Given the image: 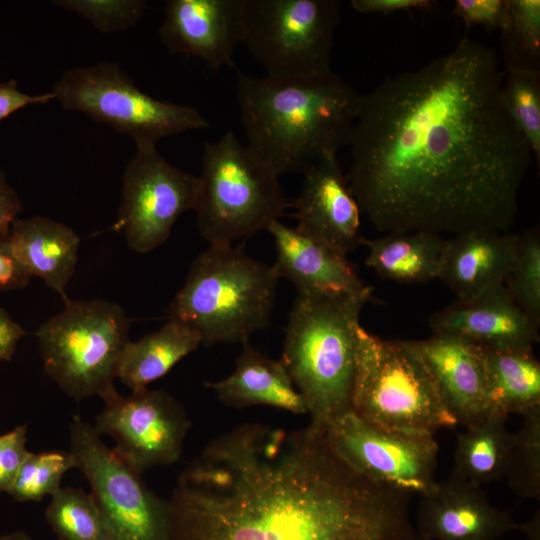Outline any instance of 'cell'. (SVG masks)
<instances>
[{"mask_svg":"<svg viewBox=\"0 0 540 540\" xmlns=\"http://www.w3.org/2000/svg\"><path fill=\"white\" fill-rule=\"evenodd\" d=\"M122 177V200L112 229L124 235L130 249L145 254L162 245L177 219L195 210L198 177L178 169L157 150L138 142Z\"/></svg>","mask_w":540,"mask_h":540,"instance_id":"obj_12","label":"cell"},{"mask_svg":"<svg viewBox=\"0 0 540 540\" xmlns=\"http://www.w3.org/2000/svg\"><path fill=\"white\" fill-rule=\"evenodd\" d=\"M26 334L0 306V362L11 359L18 341Z\"/></svg>","mask_w":540,"mask_h":540,"instance_id":"obj_41","label":"cell"},{"mask_svg":"<svg viewBox=\"0 0 540 540\" xmlns=\"http://www.w3.org/2000/svg\"><path fill=\"white\" fill-rule=\"evenodd\" d=\"M22 210V202L0 171V236H6L12 222Z\"/></svg>","mask_w":540,"mask_h":540,"instance_id":"obj_40","label":"cell"},{"mask_svg":"<svg viewBox=\"0 0 540 540\" xmlns=\"http://www.w3.org/2000/svg\"><path fill=\"white\" fill-rule=\"evenodd\" d=\"M51 92L65 110L82 112L135 143L156 144L169 135L209 127L196 108L151 97L111 62L68 69Z\"/></svg>","mask_w":540,"mask_h":540,"instance_id":"obj_10","label":"cell"},{"mask_svg":"<svg viewBox=\"0 0 540 540\" xmlns=\"http://www.w3.org/2000/svg\"><path fill=\"white\" fill-rule=\"evenodd\" d=\"M518 235L472 230L445 241L440 279L458 300H467L505 285L513 266Z\"/></svg>","mask_w":540,"mask_h":540,"instance_id":"obj_20","label":"cell"},{"mask_svg":"<svg viewBox=\"0 0 540 540\" xmlns=\"http://www.w3.org/2000/svg\"><path fill=\"white\" fill-rule=\"evenodd\" d=\"M435 2L430 0H352V7L360 13L389 14L395 11L431 9Z\"/></svg>","mask_w":540,"mask_h":540,"instance_id":"obj_39","label":"cell"},{"mask_svg":"<svg viewBox=\"0 0 540 540\" xmlns=\"http://www.w3.org/2000/svg\"><path fill=\"white\" fill-rule=\"evenodd\" d=\"M223 403L237 408L269 406L294 414H307L303 398L281 360H273L242 344L233 372L226 378L207 382Z\"/></svg>","mask_w":540,"mask_h":540,"instance_id":"obj_23","label":"cell"},{"mask_svg":"<svg viewBox=\"0 0 540 540\" xmlns=\"http://www.w3.org/2000/svg\"><path fill=\"white\" fill-rule=\"evenodd\" d=\"M446 239L425 231L386 233L361 239L367 248L365 264L380 278L401 284L438 279Z\"/></svg>","mask_w":540,"mask_h":540,"instance_id":"obj_24","label":"cell"},{"mask_svg":"<svg viewBox=\"0 0 540 540\" xmlns=\"http://www.w3.org/2000/svg\"><path fill=\"white\" fill-rule=\"evenodd\" d=\"M408 341L427 368L443 404L457 424L469 427L492 413L478 346L443 334Z\"/></svg>","mask_w":540,"mask_h":540,"instance_id":"obj_18","label":"cell"},{"mask_svg":"<svg viewBox=\"0 0 540 540\" xmlns=\"http://www.w3.org/2000/svg\"><path fill=\"white\" fill-rule=\"evenodd\" d=\"M500 31L506 71H540V1L508 0Z\"/></svg>","mask_w":540,"mask_h":540,"instance_id":"obj_29","label":"cell"},{"mask_svg":"<svg viewBox=\"0 0 540 540\" xmlns=\"http://www.w3.org/2000/svg\"><path fill=\"white\" fill-rule=\"evenodd\" d=\"M279 279L243 244L208 246L191 263L169 319L193 328L205 346L243 344L269 326Z\"/></svg>","mask_w":540,"mask_h":540,"instance_id":"obj_5","label":"cell"},{"mask_svg":"<svg viewBox=\"0 0 540 540\" xmlns=\"http://www.w3.org/2000/svg\"><path fill=\"white\" fill-rule=\"evenodd\" d=\"M51 100H55L52 92L32 96L18 90L15 80L0 83V122L27 105L46 104Z\"/></svg>","mask_w":540,"mask_h":540,"instance_id":"obj_37","label":"cell"},{"mask_svg":"<svg viewBox=\"0 0 540 540\" xmlns=\"http://www.w3.org/2000/svg\"><path fill=\"white\" fill-rule=\"evenodd\" d=\"M416 526L424 540H498L522 529L490 503L481 486L453 475L421 494Z\"/></svg>","mask_w":540,"mask_h":540,"instance_id":"obj_15","label":"cell"},{"mask_svg":"<svg viewBox=\"0 0 540 540\" xmlns=\"http://www.w3.org/2000/svg\"><path fill=\"white\" fill-rule=\"evenodd\" d=\"M53 3L81 15L106 33L133 26L147 7L142 0H60Z\"/></svg>","mask_w":540,"mask_h":540,"instance_id":"obj_34","label":"cell"},{"mask_svg":"<svg viewBox=\"0 0 540 540\" xmlns=\"http://www.w3.org/2000/svg\"><path fill=\"white\" fill-rule=\"evenodd\" d=\"M5 237L24 270L40 278L63 300L74 274L79 236L68 226L47 217L16 218Z\"/></svg>","mask_w":540,"mask_h":540,"instance_id":"obj_22","label":"cell"},{"mask_svg":"<svg viewBox=\"0 0 540 540\" xmlns=\"http://www.w3.org/2000/svg\"><path fill=\"white\" fill-rule=\"evenodd\" d=\"M351 410L380 428L432 434L457 421L408 340L380 338L358 329Z\"/></svg>","mask_w":540,"mask_h":540,"instance_id":"obj_7","label":"cell"},{"mask_svg":"<svg viewBox=\"0 0 540 540\" xmlns=\"http://www.w3.org/2000/svg\"><path fill=\"white\" fill-rule=\"evenodd\" d=\"M373 287L359 292H298L285 328L282 358L310 424L325 430L351 410L357 336Z\"/></svg>","mask_w":540,"mask_h":540,"instance_id":"obj_4","label":"cell"},{"mask_svg":"<svg viewBox=\"0 0 540 540\" xmlns=\"http://www.w3.org/2000/svg\"><path fill=\"white\" fill-rule=\"evenodd\" d=\"M432 334L456 336L480 348H528L539 342V325L511 298L505 285L456 300L435 312Z\"/></svg>","mask_w":540,"mask_h":540,"instance_id":"obj_19","label":"cell"},{"mask_svg":"<svg viewBox=\"0 0 540 540\" xmlns=\"http://www.w3.org/2000/svg\"><path fill=\"white\" fill-rule=\"evenodd\" d=\"M325 433L341 458L376 482L420 495L435 483L439 446L432 434L380 428L352 410Z\"/></svg>","mask_w":540,"mask_h":540,"instance_id":"obj_13","label":"cell"},{"mask_svg":"<svg viewBox=\"0 0 540 540\" xmlns=\"http://www.w3.org/2000/svg\"><path fill=\"white\" fill-rule=\"evenodd\" d=\"M505 287L514 302L540 324V234L538 228L518 235L516 255Z\"/></svg>","mask_w":540,"mask_h":540,"instance_id":"obj_33","label":"cell"},{"mask_svg":"<svg viewBox=\"0 0 540 540\" xmlns=\"http://www.w3.org/2000/svg\"><path fill=\"white\" fill-rule=\"evenodd\" d=\"M69 433L70 453L90 484L111 539L169 540L168 501L152 492L79 415L72 416Z\"/></svg>","mask_w":540,"mask_h":540,"instance_id":"obj_11","label":"cell"},{"mask_svg":"<svg viewBox=\"0 0 540 540\" xmlns=\"http://www.w3.org/2000/svg\"><path fill=\"white\" fill-rule=\"evenodd\" d=\"M502 101L516 127L540 163V71H506Z\"/></svg>","mask_w":540,"mask_h":540,"instance_id":"obj_30","label":"cell"},{"mask_svg":"<svg viewBox=\"0 0 540 540\" xmlns=\"http://www.w3.org/2000/svg\"><path fill=\"white\" fill-rule=\"evenodd\" d=\"M480 348V347H479ZM492 413L540 408V363L528 348H480Z\"/></svg>","mask_w":540,"mask_h":540,"instance_id":"obj_25","label":"cell"},{"mask_svg":"<svg viewBox=\"0 0 540 540\" xmlns=\"http://www.w3.org/2000/svg\"><path fill=\"white\" fill-rule=\"evenodd\" d=\"M505 475L518 496L539 499L540 408L523 415V423L514 433Z\"/></svg>","mask_w":540,"mask_h":540,"instance_id":"obj_31","label":"cell"},{"mask_svg":"<svg viewBox=\"0 0 540 540\" xmlns=\"http://www.w3.org/2000/svg\"><path fill=\"white\" fill-rule=\"evenodd\" d=\"M412 540H424V539H421L416 533V536Z\"/></svg>","mask_w":540,"mask_h":540,"instance_id":"obj_44","label":"cell"},{"mask_svg":"<svg viewBox=\"0 0 540 540\" xmlns=\"http://www.w3.org/2000/svg\"><path fill=\"white\" fill-rule=\"evenodd\" d=\"M200 344L201 337L193 328L169 319L158 331L127 343L117 378L132 391L147 388Z\"/></svg>","mask_w":540,"mask_h":540,"instance_id":"obj_26","label":"cell"},{"mask_svg":"<svg viewBox=\"0 0 540 540\" xmlns=\"http://www.w3.org/2000/svg\"><path fill=\"white\" fill-rule=\"evenodd\" d=\"M0 540H32L26 533L17 531L0 536Z\"/></svg>","mask_w":540,"mask_h":540,"instance_id":"obj_43","label":"cell"},{"mask_svg":"<svg viewBox=\"0 0 540 540\" xmlns=\"http://www.w3.org/2000/svg\"><path fill=\"white\" fill-rule=\"evenodd\" d=\"M300 230L347 256L361 244V211L337 155L321 160L303 174L292 202Z\"/></svg>","mask_w":540,"mask_h":540,"instance_id":"obj_17","label":"cell"},{"mask_svg":"<svg viewBox=\"0 0 540 540\" xmlns=\"http://www.w3.org/2000/svg\"><path fill=\"white\" fill-rule=\"evenodd\" d=\"M31 276L11 251L5 237L0 236V291L25 287Z\"/></svg>","mask_w":540,"mask_h":540,"instance_id":"obj_38","label":"cell"},{"mask_svg":"<svg viewBox=\"0 0 540 540\" xmlns=\"http://www.w3.org/2000/svg\"><path fill=\"white\" fill-rule=\"evenodd\" d=\"M267 231L275 243L273 267L279 278L291 281L298 292H359L367 287L347 256L298 227L275 220Z\"/></svg>","mask_w":540,"mask_h":540,"instance_id":"obj_21","label":"cell"},{"mask_svg":"<svg viewBox=\"0 0 540 540\" xmlns=\"http://www.w3.org/2000/svg\"><path fill=\"white\" fill-rule=\"evenodd\" d=\"M410 498L350 466L325 430L245 423L180 474L169 540H412Z\"/></svg>","mask_w":540,"mask_h":540,"instance_id":"obj_2","label":"cell"},{"mask_svg":"<svg viewBox=\"0 0 540 540\" xmlns=\"http://www.w3.org/2000/svg\"><path fill=\"white\" fill-rule=\"evenodd\" d=\"M158 33L172 54L196 57L213 70L234 67L243 39V0H169Z\"/></svg>","mask_w":540,"mask_h":540,"instance_id":"obj_16","label":"cell"},{"mask_svg":"<svg viewBox=\"0 0 540 540\" xmlns=\"http://www.w3.org/2000/svg\"><path fill=\"white\" fill-rule=\"evenodd\" d=\"M72 468L76 463L70 451L29 452L7 493L19 502H39L61 488L63 475Z\"/></svg>","mask_w":540,"mask_h":540,"instance_id":"obj_32","label":"cell"},{"mask_svg":"<svg viewBox=\"0 0 540 540\" xmlns=\"http://www.w3.org/2000/svg\"><path fill=\"white\" fill-rule=\"evenodd\" d=\"M529 540H540V513L537 511L535 516L527 524L522 525V529Z\"/></svg>","mask_w":540,"mask_h":540,"instance_id":"obj_42","label":"cell"},{"mask_svg":"<svg viewBox=\"0 0 540 540\" xmlns=\"http://www.w3.org/2000/svg\"><path fill=\"white\" fill-rule=\"evenodd\" d=\"M508 0H456L453 13L467 30L475 25L501 30L507 19Z\"/></svg>","mask_w":540,"mask_h":540,"instance_id":"obj_35","label":"cell"},{"mask_svg":"<svg viewBox=\"0 0 540 540\" xmlns=\"http://www.w3.org/2000/svg\"><path fill=\"white\" fill-rule=\"evenodd\" d=\"M129 327L116 303L66 298L63 310L36 332L46 375L75 400L103 398L115 389Z\"/></svg>","mask_w":540,"mask_h":540,"instance_id":"obj_8","label":"cell"},{"mask_svg":"<svg viewBox=\"0 0 540 540\" xmlns=\"http://www.w3.org/2000/svg\"><path fill=\"white\" fill-rule=\"evenodd\" d=\"M45 517L60 540H112L90 493L60 488L51 496Z\"/></svg>","mask_w":540,"mask_h":540,"instance_id":"obj_28","label":"cell"},{"mask_svg":"<svg viewBox=\"0 0 540 540\" xmlns=\"http://www.w3.org/2000/svg\"><path fill=\"white\" fill-rule=\"evenodd\" d=\"M506 419L507 416L490 413L457 434L453 476L481 486L505 475L514 441Z\"/></svg>","mask_w":540,"mask_h":540,"instance_id":"obj_27","label":"cell"},{"mask_svg":"<svg viewBox=\"0 0 540 540\" xmlns=\"http://www.w3.org/2000/svg\"><path fill=\"white\" fill-rule=\"evenodd\" d=\"M503 76L496 52L465 35L361 95L346 179L377 231H509L532 152L502 101Z\"/></svg>","mask_w":540,"mask_h":540,"instance_id":"obj_1","label":"cell"},{"mask_svg":"<svg viewBox=\"0 0 540 540\" xmlns=\"http://www.w3.org/2000/svg\"><path fill=\"white\" fill-rule=\"evenodd\" d=\"M102 399L94 427L113 438V450L134 471L141 475L179 460L190 421L170 394L144 388L123 396L114 389Z\"/></svg>","mask_w":540,"mask_h":540,"instance_id":"obj_14","label":"cell"},{"mask_svg":"<svg viewBox=\"0 0 540 540\" xmlns=\"http://www.w3.org/2000/svg\"><path fill=\"white\" fill-rule=\"evenodd\" d=\"M26 424L0 435V493L7 492L30 451Z\"/></svg>","mask_w":540,"mask_h":540,"instance_id":"obj_36","label":"cell"},{"mask_svg":"<svg viewBox=\"0 0 540 540\" xmlns=\"http://www.w3.org/2000/svg\"><path fill=\"white\" fill-rule=\"evenodd\" d=\"M247 146L280 176L304 174L348 145L361 95L332 71L279 79L238 74Z\"/></svg>","mask_w":540,"mask_h":540,"instance_id":"obj_3","label":"cell"},{"mask_svg":"<svg viewBox=\"0 0 540 540\" xmlns=\"http://www.w3.org/2000/svg\"><path fill=\"white\" fill-rule=\"evenodd\" d=\"M195 207L209 246H228L267 230L289 206L279 176L232 131L206 142Z\"/></svg>","mask_w":540,"mask_h":540,"instance_id":"obj_6","label":"cell"},{"mask_svg":"<svg viewBox=\"0 0 540 540\" xmlns=\"http://www.w3.org/2000/svg\"><path fill=\"white\" fill-rule=\"evenodd\" d=\"M341 8L336 0H243V39L266 76L305 78L331 72Z\"/></svg>","mask_w":540,"mask_h":540,"instance_id":"obj_9","label":"cell"}]
</instances>
